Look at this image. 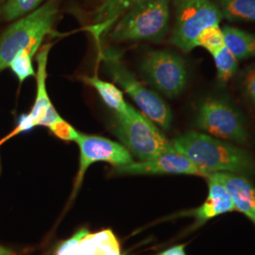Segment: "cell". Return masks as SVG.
<instances>
[{
  "label": "cell",
  "mask_w": 255,
  "mask_h": 255,
  "mask_svg": "<svg viewBox=\"0 0 255 255\" xmlns=\"http://www.w3.org/2000/svg\"><path fill=\"white\" fill-rule=\"evenodd\" d=\"M172 145L176 152L187 157L205 178L217 172L246 177L255 174V158L249 151L207 133L188 131L175 138Z\"/></svg>",
  "instance_id": "6da1fadb"
},
{
  "label": "cell",
  "mask_w": 255,
  "mask_h": 255,
  "mask_svg": "<svg viewBox=\"0 0 255 255\" xmlns=\"http://www.w3.org/2000/svg\"><path fill=\"white\" fill-rule=\"evenodd\" d=\"M58 15L57 2L52 0L19 19L0 35V71L24 50L34 56Z\"/></svg>",
  "instance_id": "7a4b0ae2"
},
{
  "label": "cell",
  "mask_w": 255,
  "mask_h": 255,
  "mask_svg": "<svg viewBox=\"0 0 255 255\" xmlns=\"http://www.w3.org/2000/svg\"><path fill=\"white\" fill-rule=\"evenodd\" d=\"M113 130L131 156L140 162L176 151L172 142L155 126L154 122L129 104L126 113H116Z\"/></svg>",
  "instance_id": "3957f363"
},
{
  "label": "cell",
  "mask_w": 255,
  "mask_h": 255,
  "mask_svg": "<svg viewBox=\"0 0 255 255\" xmlns=\"http://www.w3.org/2000/svg\"><path fill=\"white\" fill-rule=\"evenodd\" d=\"M170 0H140L123 14L110 36L116 41L161 42L169 30Z\"/></svg>",
  "instance_id": "277c9868"
},
{
  "label": "cell",
  "mask_w": 255,
  "mask_h": 255,
  "mask_svg": "<svg viewBox=\"0 0 255 255\" xmlns=\"http://www.w3.org/2000/svg\"><path fill=\"white\" fill-rule=\"evenodd\" d=\"M100 57L106 72L133 100L146 118L163 129H169L172 122L169 106L157 93L137 80L122 62V56L119 51L114 48L101 49Z\"/></svg>",
  "instance_id": "5b68a950"
},
{
  "label": "cell",
  "mask_w": 255,
  "mask_h": 255,
  "mask_svg": "<svg viewBox=\"0 0 255 255\" xmlns=\"http://www.w3.org/2000/svg\"><path fill=\"white\" fill-rule=\"evenodd\" d=\"M175 23L170 38L183 52L197 47V39L205 27L219 25L223 19L217 3L211 0H172Z\"/></svg>",
  "instance_id": "8992f818"
},
{
  "label": "cell",
  "mask_w": 255,
  "mask_h": 255,
  "mask_svg": "<svg viewBox=\"0 0 255 255\" xmlns=\"http://www.w3.org/2000/svg\"><path fill=\"white\" fill-rule=\"evenodd\" d=\"M195 125L207 134L219 139L244 144L249 133L240 113L228 101L219 98H208L201 101Z\"/></svg>",
  "instance_id": "52a82bcc"
},
{
  "label": "cell",
  "mask_w": 255,
  "mask_h": 255,
  "mask_svg": "<svg viewBox=\"0 0 255 255\" xmlns=\"http://www.w3.org/2000/svg\"><path fill=\"white\" fill-rule=\"evenodd\" d=\"M141 70L147 82L169 99L182 94L187 83L184 61L168 50L149 51L142 61Z\"/></svg>",
  "instance_id": "ba28073f"
},
{
  "label": "cell",
  "mask_w": 255,
  "mask_h": 255,
  "mask_svg": "<svg viewBox=\"0 0 255 255\" xmlns=\"http://www.w3.org/2000/svg\"><path fill=\"white\" fill-rule=\"evenodd\" d=\"M75 142L80 147V166L74 185V196L80 189L87 169L94 163L106 162L119 167L133 162L125 146L108 138L80 132Z\"/></svg>",
  "instance_id": "9c48e42d"
},
{
  "label": "cell",
  "mask_w": 255,
  "mask_h": 255,
  "mask_svg": "<svg viewBox=\"0 0 255 255\" xmlns=\"http://www.w3.org/2000/svg\"><path fill=\"white\" fill-rule=\"evenodd\" d=\"M50 46L46 45L37 56L38 70H37V96L34 105L30 113L21 116L18 119L17 127L13 131L20 133L28 131L37 126L48 127L61 116L56 112L46 92V64Z\"/></svg>",
  "instance_id": "30bf717a"
},
{
  "label": "cell",
  "mask_w": 255,
  "mask_h": 255,
  "mask_svg": "<svg viewBox=\"0 0 255 255\" xmlns=\"http://www.w3.org/2000/svg\"><path fill=\"white\" fill-rule=\"evenodd\" d=\"M55 255H121V250L112 230L90 233L83 228L63 242Z\"/></svg>",
  "instance_id": "8fae6325"
},
{
  "label": "cell",
  "mask_w": 255,
  "mask_h": 255,
  "mask_svg": "<svg viewBox=\"0 0 255 255\" xmlns=\"http://www.w3.org/2000/svg\"><path fill=\"white\" fill-rule=\"evenodd\" d=\"M116 172L130 175H162V174H182L205 177V174L193 164L184 155L167 152L155 157L153 159L130 163L116 167Z\"/></svg>",
  "instance_id": "7c38bea8"
},
{
  "label": "cell",
  "mask_w": 255,
  "mask_h": 255,
  "mask_svg": "<svg viewBox=\"0 0 255 255\" xmlns=\"http://www.w3.org/2000/svg\"><path fill=\"white\" fill-rule=\"evenodd\" d=\"M206 178L222 184L230 194L236 210L246 215L255 225V187L246 176L217 172Z\"/></svg>",
  "instance_id": "4fadbf2b"
},
{
  "label": "cell",
  "mask_w": 255,
  "mask_h": 255,
  "mask_svg": "<svg viewBox=\"0 0 255 255\" xmlns=\"http://www.w3.org/2000/svg\"><path fill=\"white\" fill-rule=\"evenodd\" d=\"M208 180V195L203 204L197 209L184 213V215L192 216L196 219V223L193 228L202 226L210 219L217 218L220 215L236 211L234 202L226 188L219 182L214 180Z\"/></svg>",
  "instance_id": "5bb4252c"
},
{
  "label": "cell",
  "mask_w": 255,
  "mask_h": 255,
  "mask_svg": "<svg viewBox=\"0 0 255 255\" xmlns=\"http://www.w3.org/2000/svg\"><path fill=\"white\" fill-rule=\"evenodd\" d=\"M140 0H102L87 27L101 51V38L108 33L120 17Z\"/></svg>",
  "instance_id": "9a60e30c"
},
{
  "label": "cell",
  "mask_w": 255,
  "mask_h": 255,
  "mask_svg": "<svg viewBox=\"0 0 255 255\" xmlns=\"http://www.w3.org/2000/svg\"><path fill=\"white\" fill-rule=\"evenodd\" d=\"M222 31L225 46L238 61L255 57V34L230 26L223 27Z\"/></svg>",
  "instance_id": "2e32d148"
},
{
  "label": "cell",
  "mask_w": 255,
  "mask_h": 255,
  "mask_svg": "<svg viewBox=\"0 0 255 255\" xmlns=\"http://www.w3.org/2000/svg\"><path fill=\"white\" fill-rule=\"evenodd\" d=\"M82 81L95 88L104 103L117 114L126 113L128 104L124 100L123 93L116 85L110 82H103L97 76L84 77Z\"/></svg>",
  "instance_id": "e0dca14e"
},
{
  "label": "cell",
  "mask_w": 255,
  "mask_h": 255,
  "mask_svg": "<svg viewBox=\"0 0 255 255\" xmlns=\"http://www.w3.org/2000/svg\"><path fill=\"white\" fill-rule=\"evenodd\" d=\"M223 18L230 21L255 22V0H218Z\"/></svg>",
  "instance_id": "ac0fdd59"
},
{
  "label": "cell",
  "mask_w": 255,
  "mask_h": 255,
  "mask_svg": "<svg viewBox=\"0 0 255 255\" xmlns=\"http://www.w3.org/2000/svg\"><path fill=\"white\" fill-rule=\"evenodd\" d=\"M211 55L215 62L219 82L222 83L228 82L237 73L238 60L226 46L219 48Z\"/></svg>",
  "instance_id": "d6986e66"
},
{
  "label": "cell",
  "mask_w": 255,
  "mask_h": 255,
  "mask_svg": "<svg viewBox=\"0 0 255 255\" xmlns=\"http://www.w3.org/2000/svg\"><path fill=\"white\" fill-rule=\"evenodd\" d=\"M225 46V39L222 28L219 25L205 27L202 29L197 39V47L201 46L206 49L210 54L219 50Z\"/></svg>",
  "instance_id": "ffe728a7"
},
{
  "label": "cell",
  "mask_w": 255,
  "mask_h": 255,
  "mask_svg": "<svg viewBox=\"0 0 255 255\" xmlns=\"http://www.w3.org/2000/svg\"><path fill=\"white\" fill-rule=\"evenodd\" d=\"M44 0H7L2 12L6 20L11 21L30 13Z\"/></svg>",
  "instance_id": "44dd1931"
},
{
  "label": "cell",
  "mask_w": 255,
  "mask_h": 255,
  "mask_svg": "<svg viewBox=\"0 0 255 255\" xmlns=\"http://www.w3.org/2000/svg\"><path fill=\"white\" fill-rule=\"evenodd\" d=\"M32 55L27 50L21 51L9 64V67L18 78L20 82H24L28 77L35 76L33 66H32Z\"/></svg>",
  "instance_id": "7402d4cb"
},
{
  "label": "cell",
  "mask_w": 255,
  "mask_h": 255,
  "mask_svg": "<svg viewBox=\"0 0 255 255\" xmlns=\"http://www.w3.org/2000/svg\"><path fill=\"white\" fill-rule=\"evenodd\" d=\"M47 128L56 136L64 141H76L80 133L72 127V125L66 122L62 117L56 119L54 122L51 123Z\"/></svg>",
  "instance_id": "603a6c76"
},
{
  "label": "cell",
  "mask_w": 255,
  "mask_h": 255,
  "mask_svg": "<svg viewBox=\"0 0 255 255\" xmlns=\"http://www.w3.org/2000/svg\"><path fill=\"white\" fill-rule=\"evenodd\" d=\"M240 86L247 100L255 105V66H252L243 71Z\"/></svg>",
  "instance_id": "cb8c5ba5"
},
{
  "label": "cell",
  "mask_w": 255,
  "mask_h": 255,
  "mask_svg": "<svg viewBox=\"0 0 255 255\" xmlns=\"http://www.w3.org/2000/svg\"><path fill=\"white\" fill-rule=\"evenodd\" d=\"M184 245H177V246L171 247L164 252L160 253L158 255H186L184 251Z\"/></svg>",
  "instance_id": "d4e9b609"
},
{
  "label": "cell",
  "mask_w": 255,
  "mask_h": 255,
  "mask_svg": "<svg viewBox=\"0 0 255 255\" xmlns=\"http://www.w3.org/2000/svg\"><path fill=\"white\" fill-rule=\"evenodd\" d=\"M0 255H15V254L4 247L0 246Z\"/></svg>",
  "instance_id": "484cf974"
},
{
  "label": "cell",
  "mask_w": 255,
  "mask_h": 255,
  "mask_svg": "<svg viewBox=\"0 0 255 255\" xmlns=\"http://www.w3.org/2000/svg\"><path fill=\"white\" fill-rule=\"evenodd\" d=\"M5 1H7V0H0V4L3 3V2H5Z\"/></svg>",
  "instance_id": "4316f807"
}]
</instances>
